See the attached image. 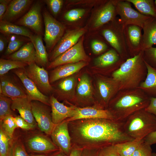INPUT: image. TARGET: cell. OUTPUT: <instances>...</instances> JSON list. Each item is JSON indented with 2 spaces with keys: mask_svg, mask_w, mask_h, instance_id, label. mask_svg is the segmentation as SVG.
I'll return each instance as SVG.
<instances>
[{
  "mask_svg": "<svg viewBox=\"0 0 156 156\" xmlns=\"http://www.w3.org/2000/svg\"><path fill=\"white\" fill-rule=\"evenodd\" d=\"M0 122V127L10 137L13 138L14 130L17 128L15 121V117L13 115H9Z\"/></svg>",
  "mask_w": 156,
  "mask_h": 156,
  "instance_id": "42",
  "label": "cell"
},
{
  "mask_svg": "<svg viewBox=\"0 0 156 156\" xmlns=\"http://www.w3.org/2000/svg\"><path fill=\"white\" fill-rule=\"evenodd\" d=\"M94 34L95 36L94 39L91 40L90 45L92 50L94 54L101 55L111 48L108 43L99 34Z\"/></svg>",
  "mask_w": 156,
  "mask_h": 156,
  "instance_id": "37",
  "label": "cell"
},
{
  "mask_svg": "<svg viewBox=\"0 0 156 156\" xmlns=\"http://www.w3.org/2000/svg\"><path fill=\"white\" fill-rule=\"evenodd\" d=\"M8 41L7 38L2 35L0 36V52L2 53Z\"/></svg>",
  "mask_w": 156,
  "mask_h": 156,
  "instance_id": "53",
  "label": "cell"
},
{
  "mask_svg": "<svg viewBox=\"0 0 156 156\" xmlns=\"http://www.w3.org/2000/svg\"><path fill=\"white\" fill-rule=\"evenodd\" d=\"M33 1L31 0H11L2 20L10 22L15 20L25 12Z\"/></svg>",
  "mask_w": 156,
  "mask_h": 156,
  "instance_id": "27",
  "label": "cell"
},
{
  "mask_svg": "<svg viewBox=\"0 0 156 156\" xmlns=\"http://www.w3.org/2000/svg\"><path fill=\"white\" fill-rule=\"evenodd\" d=\"M119 156H120V155H119Z\"/></svg>",
  "mask_w": 156,
  "mask_h": 156,
  "instance_id": "59",
  "label": "cell"
},
{
  "mask_svg": "<svg viewBox=\"0 0 156 156\" xmlns=\"http://www.w3.org/2000/svg\"><path fill=\"white\" fill-rule=\"evenodd\" d=\"M81 156H102L101 148L94 147L83 148Z\"/></svg>",
  "mask_w": 156,
  "mask_h": 156,
  "instance_id": "47",
  "label": "cell"
},
{
  "mask_svg": "<svg viewBox=\"0 0 156 156\" xmlns=\"http://www.w3.org/2000/svg\"><path fill=\"white\" fill-rule=\"evenodd\" d=\"M50 135L52 140L60 150L69 155L72 149V142L68 121L66 119L55 125Z\"/></svg>",
  "mask_w": 156,
  "mask_h": 156,
  "instance_id": "16",
  "label": "cell"
},
{
  "mask_svg": "<svg viewBox=\"0 0 156 156\" xmlns=\"http://www.w3.org/2000/svg\"><path fill=\"white\" fill-rule=\"evenodd\" d=\"M93 118L115 120L112 114L108 109H101L96 106L83 107H76L75 112L74 116L67 120L70 121L79 119Z\"/></svg>",
  "mask_w": 156,
  "mask_h": 156,
  "instance_id": "23",
  "label": "cell"
},
{
  "mask_svg": "<svg viewBox=\"0 0 156 156\" xmlns=\"http://www.w3.org/2000/svg\"><path fill=\"white\" fill-rule=\"evenodd\" d=\"M89 63L87 62L81 61L66 64L55 67L51 72L49 77L50 84L79 72Z\"/></svg>",
  "mask_w": 156,
  "mask_h": 156,
  "instance_id": "24",
  "label": "cell"
},
{
  "mask_svg": "<svg viewBox=\"0 0 156 156\" xmlns=\"http://www.w3.org/2000/svg\"><path fill=\"white\" fill-rule=\"evenodd\" d=\"M150 156H156V153L153 152Z\"/></svg>",
  "mask_w": 156,
  "mask_h": 156,
  "instance_id": "57",
  "label": "cell"
},
{
  "mask_svg": "<svg viewBox=\"0 0 156 156\" xmlns=\"http://www.w3.org/2000/svg\"><path fill=\"white\" fill-rule=\"evenodd\" d=\"M126 133L133 139H144L156 131V117L145 109L138 110L124 121Z\"/></svg>",
  "mask_w": 156,
  "mask_h": 156,
  "instance_id": "4",
  "label": "cell"
},
{
  "mask_svg": "<svg viewBox=\"0 0 156 156\" xmlns=\"http://www.w3.org/2000/svg\"><path fill=\"white\" fill-rule=\"evenodd\" d=\"M29 156H49V154L37 153H29Z\"/></svg>",
  "mask_w": 156,
  "mask_h": 156,
  "instance_id": "56",
  "label": "cell"
},
{
  "mask_svg": "<svg viewBox=\"0 0 156 156\" xmlns=\"http://www.w3.org/2000/svg\"><path fill=\"white\" fill-rule=\"evenodd\" d=\"M43 16L45 25L44 39L47 50L50 53L64 34L66 27L47 11L44 12Z\"/></svg>",
  "mask_w": 156,
  "mask_h": 156,
  "instance_id": "8",
  "label": "cell"
},
{
  "mask_svg": "<svg viewBox=\"0 0 156 156\" xmlns=\"http://www.w3.org/2000/svg\"><path fill=\"white\" fill-rule=\"evenodd\" d=\"M52 14L56 16L59 13L63 6L62 0H46L44 1Z\"/></svg>",
  "mask_w": 156,
  "mask_h": 156,
  "instance_id": "46",
  "label": "cell"
},
{
  "mask_svg": "<svg viewBox=\"0 0 156 156\" xmlns=\"http://www.w3.org/2000/svg\"><path fill=\"white\" fill-rule=\"evenodd\" d=\"M117 17L113 21L105 24L96 33L101 35L111 48L120 56L126 60L130 57L126 44L123 26Z\"/></svg>",
  "mask_w": 156,
  "mask_h": 156,
  "instance_id": "5",
  "label": "cell"
},
{
  "mask_svg": "<svg viewBox=\"0 0 156 156\" xmlns=\"http://www.w3.org/2000/svg\"><path fill=\"white\" fill-rule=\"evenodd\" d=\"M14 73L23 85L27 96L29 99L31 101H38L50 106V98L41 92L35 83L26 75L24 68L16 69Z\"/></svg>",
  "mask_w": 156,
  "mask_h": 156,
  "instance_id": "21",
  "label": "cell"
},
{
  "mask_svg": "<svg viewBox=\"0 0 156 156\" xmlns=\"http://www.w3.org/2000/svg\"><path fill=\"white\" fill-rule=\"evenodd\" d=\"M117 15L120 22L125 27L129 25L138 26L143 28L146 22L151 17L142 14L133 9L127 0H115Z\"/></svg>",
  "mask_w": 156,
  "mask_h": 156,
  "instance_id": "9",
  "label": "cell"
},
{
  "mask_svg": "<svg viewBox=\"0 0 156 156\" xmlns=\"http://www.w3.org/2000/svg\"><path fill=\"white\" fill-rule=\"evenodd\" d=\"M126 60L111 48L96 57L94 59V64L95 68L99 70L100 73L99 74L106 76L108 73L112 74Z\"/></svg>",
  "mask_w": 156,
  "mask_h": 156,
  "instance_id": "13",
  "label": "cell"
},
{
  "mask_svg": "<svg viewBox=\"0 0 156 156\" xmlns=\"http://www.w3.org/2000/svg\"><path fill=\"white\" fill-rule=\"evenodd\" d=\"M71 8L64 14L63 17L64 21L70 25L81 22L90 13L92 9L80 7Z\"/></svg>",
  "mask_w": 156,
  "mask_h": 156,
  "instance_id": "33",
  "label": "cell"
},
{
  "mask_svg": "<svg viewBox=\"0 0 156 156\" xmlns=\"http://www.w3.org/2000/svg\"><path fill=\"white\" fill-rule=\"evenodd\" d=\"M102 156H119L115 145H111L101 148Z\"/></svg>",
  "mask_w": 156,
  "mask_h": 156,
  "instance_id": "49",
  "label": "cell"
},
{
  "mask_svg": "<svg viewBox=\"0 0 156 156\" xmlns=\"http://www.w3.org/2000/svg\"><path fill=\"white\" fill-rule=\"evenodd\" d=\"M0 31L5 36L16 35L25 36L29 39L33 35L25 27L16 25L10 22L2 20L0 21Z\"/></svg>",
  "mask_w": 156,
  "mask_h": 156,
  "instance_id": "32",
  "label": "cell"
},
{
  "mask_svg": "<svg viewBox=\"0 0 156 156\" xmlns=\"http://www.w3.org/2000/svg\"><path fill=\"white\" fill-rule=\"evenodd\" d=\"M94 89L95 106L107 109L111 100L119 90L118 82L112 77L97 74Z\"/></svg>",
  "mask_w": 156,
  "mask_h": 156,
  "instance_id": "7",
  "label": "cell"
},
{
  "mask_svg": "<svg viewBox=\"0 0 156 156\" xmlns=\"http://www.w3.org/2000/svg\"><path fill=\"white\" fill-rule=\"evenodd\" d=\"M41 3L39 2L34 3L27 13L16 22L20 26L27 27L34 31L36 34H42Z\"/></svg>",
  "mask_w": 156,
  "mask_h": 156,
  "instance_id": "19",
  "label": "cell"
},
{
  "mask_svg": "<svg viewBox=\"0 0 156 156\" xmlns=\"http://www.w3.org/2000/svg\"><path fill=\"white\" fill-rule=\"evenodd\" d=\"M132 3L140 13L156 18V10L153 0H127Z\"/></svg>",
  "mask_w": 156,
  "mask_h": 156,
  "instance_id": "34",
  "label": "cell"
},
{
  "mask_svg": "<svg viewBox=\"0 0 156 156\" xmlns=\"http://www.w3.org/2000/svg\"><path fill=\"white\" fill-rule=\"evenodd\" d=\"M144 51V61L151 66L156 69V47H152Z\"/></svg>",
  "mask_w": 156,
  "mask_h": 156,
  "instance_id": "44",
  "label": "cell"
},
{
  "mask_svg": "<svg viewBox=\"0 0 156 156\" xmlns=\"http://www.w3.org/2000/svg\"><path fill=\"white\" fill-rule=\"evenodd\" d=\"M31 104L33 116L40 130L51 135L55 125L52 121L49 106L36 101H31Z\"/></svg>",
  "mask_w": 156,
  "mask_h": 156,
  "instance_id": "14",
  "label": "cell"
},
{
  "mask_svg": "<svg viewBox=\"0 0 156 156\" xmlns=\"http://www.w3.org/2000/svg\"><path fill=\"white\" fill-rule=\"evenodd\" d=\"M154 3H155V9L156 10V0L154 1Z\"/></svg>",
  "mask_w": 156,
  "mask_h": 156,
  "instance_id": "58",
  "label": "cell"
},
{
  "mask_svg": "<svg viewBox=\"0 0 156 156\" xmlns=\"http://www.w3.org/2000/svg\"><path fill=\"white\" fill-rule=\"evenodd\" d=\"M67 155L60 150L49 155V156H67Z\"/></svg>",
  "mask_w": 156,
  "mask_h": 156,
  "instance_id": "55",
  "label": "cell"
},
{
  "mask_svg": "<svg viewBox=\"0 0 156 156\" xmlns=\"http://www.w3.org/2000/svg\"><path fill=\"white\" fill-rule=\"evenodd\" d=\"M52 121L57 125L68 118L73 117L75 112L76 106H67L59 102L53 95L50 96Z\"/></svg>",
  "mask_w": 156,
  "mask_h": 156,
  "instance_id": "22",
  "label": "cell"
},
{
  "mask_svg": "<svg viewBox=\"0 0 156 156\" xmlns=\"http://www.w3.org/2000/svg\"><path fill=\"white\" fill-rule=\"evenodd\" d=\"M150 102V97L139 88L120 90L107 109L116 120L124 122L134 113L147 107Z\"/></svg>",
  "mask_w": 156,
  "mask_h": 156,
  "instance_id": "2",
  "label": "cell"
},
{
  "mask_svg": "<svg viewBox=\"0 0 156 156\" xmlns=\"http://www.w3.org/2000/svg\"><path fill=\"white\" fill-rule=\"evenodd\" d=\"M94 90L92 80L86 73L80 74L77 79L75 101L87 105L94 101Z\"/></svg>",
  "mask_w": 156,
  "mask_h": 156,
  "instance_id": "17",
  "label": "cell"
},
{
  "mask_svg": "<svg viewBox=\"0 0 156 156\" xmlns=\"http://www.w3.org/2000/svg\"><path fill=\"white\" fill-rule=\"evenodd\" d=\"M144 141L146 144L151 145L156 144V131L152 132L144 138Z\"/></svg>",
  "mask_w": 156,
  "mask_h": 156,
  "instance_id": "52",
  "label": "cell"
},
{
  "mask_svg": "<svg viewBox=\"0 0 156 156\" xmlns=\"http://www.w3.org/2000/svg\"><path fill=\"white\" fill-rule=\"evenodd\" d=\"M79 74L78 72L60 79L55 88H53V92L58 98L66 101H75L76 86Z\"/></svg>",
  "mask_w": 156,
  "mask_h": 156,
  "instance_id": "20",
  "label": "cell"
},
{
  "mask_svg": "<svg viewBox=\"0 0 156 156\" xmlns=\"http://www.w3.org/2000/svg\"><path fill=\"white\" fill-rule=\"evenodd\" d=\"M15 120L17 128L26 130H33L35 128L20 116L15 117Z\"/></svg>",
  "mask_w": 156,
  "mask_h": 156,
  "instance_id": "48",
  "label": "cell"
},
{
  "mask_svg": "<svg viewBox=\"0 0 156 156\" xmlns=\"http://www.w3.org/2000/svg\"><path fill=\"white\" fill-rule=\"evenodd\" d=\"M28 65L26 63L21 61L1 58L0 59V77L5 75L12 69L24 68Z\"/></svg>",
  "mask_w": 156,
  "mask_h": 156,
  "instance_id": "38",
  "label": "cell"
},
{
  "mask_svg": "<svg viewBox=\"0 0 156 156\" xmlns=\"http://www.w3.org/2000/svg\"><path fill=\"white\" fill-rule=\"evenodd\" d=\"M117 15L115 0H105L92 9L84 27L89 34L96 33L104 25L114 20Z\"/></svg>",
  "mask_w": 156,
  "mask_h": 156,
  "instance_id": "6",
  "label": "cell"
},
{
  "mask_svg": "<svg viewBox=\"0 0 156 156\" xmlns=\"http://www.w3.org/2000/svg\"><path fill=\"white\" fill-rule=\"evenodd\" d=\"M124 122L104 118L68 121L71 142L80 148L104 147L133 140L125 132Z\"/></svg>",
  "mask_w": 156,
  "mask_h": 156,
  "instance_id": "1",
  "label": "cell"
},
{
  "mask_svg": "<svg viewBox=\"0 0 156 156\" xmlns=\"http://www.w3.org/2000/svg\"><path fill=\"white\" fill-rule=\"evenodd\" d=\"M145 109L156 117V97H150V102Z\"/></svg>",
  "mask_w": 156,
  "mask_h": 156,
  "instance_id": "50",
  "label": "cell"
},
{
  "mask_svg": "<svg viewBox=\"0 0 156 156\" xmlns=\"http://www.w3.org/2000/svg\"><path fill=\"white\" fill-rule=\"evenodd\" d=\"M144 141V139H135L116 144L115 146L120 156H131L138 146Z\"/></svg>",
  "mask_w": 156,
  "mask_h": 156,
  "instance_id": "35",
  "label": "cell"
},
{
  "mask_svg": "<svg viewBox=\"0 0 156 156\" xmlns=\"http://www.w3.org/2000/svg\"><path fill=\"white\" fill-rule=\"evenodd\" d=\"M24 142L29 153L50 154L60 150L51 139L40 133H30L25 137Z\"/></svg>",
  "mask_w": 156,
  "mask_h": 156,
  "instance_id": "11",
  "label": "cell"
},
{
  "mask_svg": "<svg viewBox=\"0 0 156 156\" xmlns=\"http://www.w3.org/2000/svg\"><path fill=\"white\" fill-rule=\"evenodd\" d=\"M13 156H29L21 138L14 139Z\"/></svg>",
  "mask_w": 156,
  "mask_h": 156,
  "instance_id": "43",
  "label": "cell"
},
{
  "mask_svg": "<svg viewBox=\"0 0 156 156\" xmlns=\"http://www.w3.org/2000/svg\"><path fill=\"white\" fill-rule=\"evenodd\" d=\"M105 0H70L66 1L67 6L70 8L80 7L92 8L102 3Z\"/></svg>",
  "mask_w": 156,
  "mask_h": 156,
  "instance_id": "41",
  "label": "cell"
},
{
  "mask_svg": "<svg viewBox=\"0 0 156 156\" xmlns=\"http://www.w3.org/2000/svg\"><path fill=\"white\" fill-rule=\"evenodd\" d=\"M24 70L26 75L43 94L46 95L53 92L48 73L43 67H40L34 62L28 65Z\"/></svg>",
  "mask_w": 156,
  "mask_h": 156,
  "instance_id": "15",
  "label": "cell"
},
{
  "mask_svg": "<svg viewBox=\"0 0 156 156\" xmlns=\"http://www.w3.org/2000/svg\"><path fill=\"white\" fill-rule=\"evenodd\" d=\"M142 28L137 25L125 27L124 34L128 52L131 57L138 55L142 51Z\"/></svg>",
  "mask_w": 156,
  "mask_h": 156,
  "instance_id": "18",
  "label": "cell"
},
{
  "mask_svg": "<svg viewBox=\"0 0 156 156\" xmlns=\"http://www.w3.org/2000/svg\"><path fill=\"white\" fill-rule=\"evenodd\" d=\"M12 99L11 108L12 110L18 111L20 116L35 128L37 124L32 111L31 101L27 96Z\"/></svg>",
  "mask_w": 156,
  "mask_h": 156,
  "instance_id": "25",
  "label": "cell"
},
{
  "mask_svg": "<svg viewBox=\"0 0 156 156\" xmlns=\"http://www.w3.org/2000/svg\"><path fill=\"white\" fill-rule=\"evenodd\" d=\"M147 73L144 51L127 59L113 72L111 77L119 84V90L138 88L145 79Z\"/></svg>",
  "mask_w": 156,
  "mask_h": 156,
  "instance_id": "3",
  "label": "cell"
},
{
  "mask_svg": "<svg viewBox=\"0 0 156 156\" xmlns=\"http://www.w3.org/2000/svg\"><path fill=\"white\" fill-rule=\"evenodd\" d=\"M142 50L156 45V18L151 17L145 23L142 28Z\"/></svg>",
  "mask_w": 156,
  "mask_h": 156,
  "instance_id": "29",
  "label": "cell"
},
{
  "mask_svg": "<svg viewBox=\"0 0 156 156\" xmlns=\"http://www.w3.org/2000/svg\"><path fill=\"white\" fill-rule=\"evenodd\" d=\"M7 58L25 62L28 65L37 62L36 51L31 41L23 45L16 52L8 55Z\"/></svg>",
  "mask_w": 156,
  "mask_h": 156,
  "instance_id": "28",
  "label": "cell"
},
{
  "mask_svg": "<svg viewBox=\"0 0 156 156\" xmlns=\"http://www.w3.org/2000/svg\"><path fill=\"white\" fill-rule=\"evenodd\" d=\"M87 32L85 27L66 30L64 34L50 53L49 60L52 62L75 45Z\"/></svg>",
  "mask_w": 156,
  "mask_h": 156,
  "instance_id": "12",
  "label": "cell"
},
{
  "mask_svg": "<svg viewBox=\"0 0 156 156\" xmlns=\"http://www.w3.org/2000/svg\"><path fill=\"white\" fill-rule=\"evenodd\" d=\"M151 146L144 141L138 146L131 156H150L153 153Z\"/></svg>",
  "mask_w": 156,
  "mask_h": 156,
  "instance_id": "45",
  "label": "cell"
},
{
  "mask_svg": "<svg viewBox=\"0 0 156 156\" xmlns=\"http://www.w3.org/2000/svg\"><path fill=\"white\" fill-rule=\"evenodd\" d=\"M12 101L11 98L0 94V121L8 116L13 115Z\"/></svg>",
  "mask_w": 156,
  "mask_h": 156,
  "instance_id": "40",
  "label": "cell"
},
{
  "mask_svg": "<svg viewBox=\"0 0 156 156\" xmlns=\"http://www.w3.org/2000/svg\"><path fill=\"white\" fill-rule=\"evenodd\" d=\"M10 35L7 36L8 44L5 52V55H9L18 50L23 45L25 40L19 36Z\"/></svg>",
  "mask_w": 156,
  "mask_h": 156,
  "instance_id": "39",
  "label": "cell"
},
{
  "mask_svg": "<svg viewBox=\"0 0 156 156\" xmlns=\"http://www.w3.org/2000/svg\"><path fill=\"white\" fill-rule=\"evenodd\" d=\"M145 62L147 69L146 76L138 88L150 97H156V69Z\"/></svg>",
  "mask_w": 156,
  "mask_h": 156,
  "instance_id": "30",
  "label": "cell"
},
{
  "mask_svg": "<svg viewBox=\"0 0 156 156\" xmlns=\"http://www.w3.org/2000/svg\"><path fill=\"white\" fill-rule=\"evenodd\" d=\"M11 0H0V20H1Z\"/></svg>",
  "mask_w": 156,
  "mask_h": 156,
  "instance_id": "51",
  "label": "cell"
},
{
  "mask_svg": "<svg viewBox=\"0 0 156 156\" xmlns=\"http://www.w3.org/2000/svg\"><path fill=\"white\" fill-rule=\"evenodd\" d=\"M14 141L0 127V156H13Z\"/></svg>",
  "mask_w": 156,
  "mask_h": 156,
  "instance_id": "36",
  "label": "cell"
},
{
  "mask_svg": "<svg viewBox=\"0 0 156 156\" xmlns=\"http://www.w3.org/2000/svg\"><path fill=\"white\" fill-rule=\"evenodd\" d=\"M84 35L75 45L58 56L53 61L49 62L48 69L55 68L64 64L81 61L89 62L90 57L86 53L83 46Z\"/></svg>",
  "mask_w": 156,
  "mask_h": 156,
  "instance_id": "10",
  "label": "cell"
},
{
  "mask_svg": "<svg viewBox=\"0 0 156 156\" xmlns=\"http://www.w3.org/2000/svg\"><path fill=\"white\" fill-rule=\"evenodd\" d=\"M82 149L76 147L73 148L69 156H81Z\"/></svg>",
  "mask_w": 156,
  "mask_h": 156,
  "instance_id": "54",
  "label": "cell"
},
{
  "mask_svg": "<svg viewBox=\"0 0 156 156\" xmlns=\"http://www.w3.org/2000/svg\"><path fill=\"white\" fill-rule=\"evenodd\" d=\"M33 43L36 52V64L42 67L47 66L49 64V56L46 47L43 42L41 35L36 34L33 35L29 38Z\"/></svg>",
  "mask_w": 156,
  "mask_h": 156,
  "instance_id": "31",
  "label": "cell"
},
{
  "mask_svg": "<svg viewBox=\"0 0 156 156\" xmlns=\"http://www.w3.org/2000/svg\"><path fill=\"white\" fill-rule=\"evenodd\" d=\"M0 93L12 99L27 97L25 90L5 75L0 77Z\"/></svg>",
  "mask_w": 156,
  "mask_h": 156,
  "instance_id": "26",
  "label": "cell"
}]
</instances>
